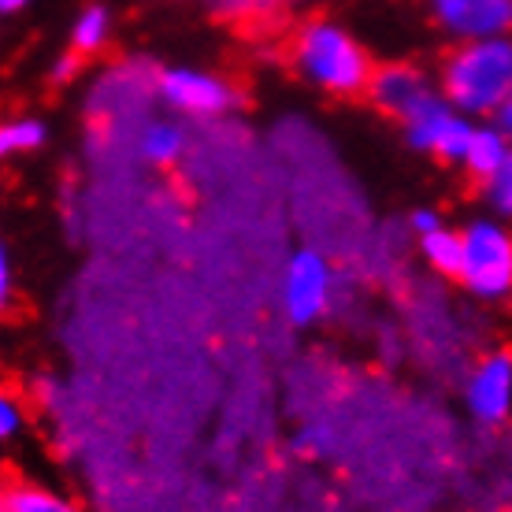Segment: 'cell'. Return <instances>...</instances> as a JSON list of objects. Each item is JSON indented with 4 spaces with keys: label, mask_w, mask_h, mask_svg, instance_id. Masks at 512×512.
I'll list each match as a JSON object with an SVG mask.
<instances>
[{
    "label": "cell",
    "mask_w": 512,
    "mask_h": 512,
    "mask_svg": "<svg viewBox=\"0 0 512 512\" xmlns=\"http://www.w3.org/2000/svg\"><path fill=\"white\" fill-rule=\"evenodd\" d=\"M438 86L457 112L494 119L512 93V38L457 41V49L442 60Z\"/></svg>",
    "instance_id": "cell-1"
},
{
    "label": "cell",
    "mask_w": 512,
    "mask_h": 512,
    "mask_svg": "<svg viewBox=\"0 0 512 512\" xmlns=\"http://www.w3.org/2000/svg\"><path fill=\"white\" fill-rule=\"evenodd\" d=\"M290 60L308 86L331 93V97H360V93H368L375 75L368 49L346 26L331 23V19H312L301 26L290 45Z\"/></svg>",
    "instance_id": "cell-2"
},
{
    "label": "cell",
    "mask_w": 512,
    "mask_h": 512,
    "mask_svg": "<svg viewBox=\"0 0 512 512\" xmlns=\"http://www.w3.org/2000/svg\"><path fill=\"white\" fill-rule=\"evenodd\" d=\"M457 286L483 305L512 301V231L498 216L468 219L461 231Z\"/></svg>",
    "instance_id": "cell-3"
},
{
    "label": "cell",
    "mask_w": 512,
    "mask_h": 512,
    "mask_svg": "<svg viewBox=\"0 0 512 512\" xmlns=\"http://www.w3.org/2000/svg\"><path fill=\"white\" fill-rule=\"evenodd\" d=\"M334 294H338L334 264L316 245H301L282 260L275 297H279L282 320L290 327H316L320 320H327Z\"/></svg>",
    "instance_id": "cell-4"
},
{
    "label": "cell",
    "mask_w": 512,
    "mask_h": 512,
    "mask_svg": "<svg viewBox=\"0 0 512 512\" xmlns=\"http://www.w3.org/2000/svg\"><path fill=\"white\" fill-rule=\"evenodd\" d=\"M153 97L164 104L171 116L208 123L223 119L238 108L234 82L212 75L205 67H164L153 75Z\"/></svg>",
    "instance_id": "cell-5"
},
{
    "label": "cell",
    "mask_w": 512,
    "mask_h": 512,
    "mask_svg": "<svg viewBox=\"0 0 512 512\" xmlns=\"http://www.w3.org/2000/svg\"><path fill=\"white\" fill-rule=\"evenodd\" d=\"M461 409L479 427H505L512 420V349H487L461 375Z\"/></svg>",
    "instance_id": "cell-6"
},
{
    "label": "cell",
    "mask_w": 512,
    "mask_h": 512,
    "mask_svg": "<svg viewBox=\"0 0 512 512\" xmlns=\"http://www.w3.org/2000/svg\"><path fill=\"white\" fill-rule=\"evenodd\" d=\"M446 93L438 82L423 75L420 67L412 64H383L375 67L372 86H368V101L390 116L397 127H409L412 119H420L435 101H442Z\"/></svg>",
    "instance_id": "cell-7"
},
{
    "label": "cell",
    "mask_w": 512,
    "mask_h": 512,
    "mask_svg": "<svg viewBox=\"0 0 512 512\" xmlns=\"http://www.w3.org/2000/svg\"><path fill=\"white\" fill-rule=\"evenodd\" d=\"M405 130V141H409L416 153L438 156L446 164H464V153H468V141L475 134V119L457 112L449 97L435 101L420 119H412Z\"/></svg>",
    "instance_id": "cell-8"
},
{
    "label": "cell",
    "mask_w": 512,
    "mask_h": 512,
    "mask_svg": "<svg viewBox=\"0 0 512 512\" xmlns=\"http://www.w3.org/2000/svg\"><path fill=\"white\" fill-rule=\"evenodd\" d=\"M431 15L457 41L512 34V0H431Z\"/></svg>",
    "instance_id": "cell-9"
},
{
    "label": "cell",
    "mask_w": 512,
    "mask_h": 512,
    "mask_svg": "<svg viewBox=\"0 0 512 512\" xmlns=\"http://www.w3.org/2000/svg\"><path fill=\"white\" fill-rule=\"evenodd\" d=\"M134 149L149 167H175L182 156L190 153V134H186V123L179 116H153L138 127V138H134Z\"/></svg>",
    "instance_id": "cell-10"
},
{
    "label": "cell",
    "mask_w": 512,
    "mask_h": 512,
    "mask_svg": "<svg viewBox=\"0 0 512 512\" xmlns=\"http://www.w3.org/2000/svg\"><path fill=\"white\" fill-rule=\"evenodd\" d=\"M0 512H86L78 498L38 479H12L0 494Z\"/></svg>",
    "instance_id": "cell-11"
},
{
    "label": "cell",
    "mask_w": 512,
    "mask_h": 512,
    "mask_svg": "<svg viewBox=\"0 0 512 512\" xmlns=\"http://www.w3.org/2000/svg\"><path fill=\"white\" fill-rule=\"evenodd\" d=\"M512 153V141L501 134V127L490 119V123H475V134L468 141V153H464V171L472 175V179H487L494 175L501 164H505V156Z\"/></svg>",
    "instance_id": "cell-12"
},
{
    "label": "cell",
    "mask_w": 512,
    "mask_h": 512,
    "mask_svg": "<svg viewBox=\"0 0 512 512\" xmlns=\"http://www.w3.org/2000/svg\"><path fill=\"white\" fill-rule=\"evenodd\" d=\"M416 253H420L427 271H435L442 279H457V268H461V231L438 227L431 234H420L416 238Z\"/></svg>",
    "instance_id": "cell-13"
},
{
    "label": "cell",
    "mask_w": 512,
    "mask_h": 512,
    "mask_svg": "<svg viewBox=\"0 0 512 512\" xmlns=\"http://www.w3.org/2000/svg\"><path fill=\"white\" fill-rule=\"evenodd\" d=\"M112 38V15L108 8L101 4H90V8H82L75 15V23H71V52L78 56H93V52H101Z\"/></svg>",
    "instance_id": "cell-14"
},
{
    "label": "cell",
    "mask_w": 512,
    "mask_h": 512,
    "mask_svg": "<svg viewBox=\"0 0 512 512\" xmlns=\"http://www.w3.org/2000/svg\"><path fill=\"white\" fill-rule=\"evenodd\" d=\"M49 141V127L38 116H12L0 127V153L4 156H30L45 149Z\"/></svg>",
    "instance_id": "cell-15"
},
{
    "label": "cell",
    "mask_w": 512,
    "mask_h": 512,
    "mask_svg": "<svg viewBox=\"0 0 512 512\" xmlns=\"http://www.w3.org/2000/svg\"><path fill=\"white\" fill-rule=\"evenodd\" d=\"M479 197H483L490 216L512 223V153L505 156V164L494 175H487V179L479 182Z\"/></svg>",
    "instance_id": "cell-16"
},
{
    "label": "cell",
    "mask_w": 512,
    "mask_h": 512,
    "mask_svg": "<svg viewBox=\"0 0 512 512\" xmlns=\"http://www.w3.org/2000/svg\"><path fill=\"white\" fill-rule=\"evenodd\" d=\"M26 431V405L19 394H8L0 397V438L4 442H12V438H19Z\"/></svg>",
    "instance_id": "cell-17"
},
{
    "label": "cell",
    "mask_w": 512,
    "mask_h": 512,
    "mask_svg": "<svg viewBox=\"0 0 512 512\" xmlns=\"http://www.w3.org/2000/svg\"><path fill=\"white\" fill-rule=\"evenodd\" d=\"M438 227H446V223H442V216H438V208H416V212L409 216L412 238H420V234H431V231H438Z\"/></svg>",
    "instance_id": "cell-18"
},
{
    "label": "cell",
    "mask_w": 512,
    "mask_h": 512,
    "mask_svg": "<svg viewBox=\"0 0 512 512\" xmlns=\"http://www.w3.org/2000/svg\"><path fill=\"white\" fill-rule=\"evenodd\" d=\"M78 60H82L78 52H67V56H60V60L52 64L49 78H52V82H56V86H67V82H71V78L78 75Z\"/></svg>",
    "instance_id": "cell-19"
},
{
    "label": "cell",
    "mask_w": 512,
    "mask_h": 512,
    "mask_svg": "<svg viewBox=\"0 0 512 512\" xmlns=\"http://www.w3.org/2000/svg\"><path fill=\"white\" fill-rule=\"evenodd\" d=\"M12 282H15V271H12V249L4 245V249H0V301H12Z\"/></svg>",
    "instance_id": "cell-20"
},
{
    "label": "cell",
    "mask_w": 512,
    "mask_h": 512,
    "mask_svg": "<svg viewBox=\"0 0 512 512\" xmlns=\"http://www.w3.org/2000/svg\"><path fill=\"white\" fill-rule=\"evenodd\" d=\"M494 123H498L501 134H505V138L512 141V93H509V97H505V104H501V108H498V116H494Z\"/></svg>",
    "instance_id": "cell-21"
},
{
    "label": "cell",
    "mask_w": 512,
    "mask_h": 512,
    "mask_svg": "<svg viewBox=\"0 0 512 512\" xmlns=\"http://www.w3.org/2000/svg\"><path fill=\"white\" fill-rule=\"evenodd\" d=\"M26 4H30V0H0L4 12H19V8H26Z\"/></svg>",
    "instance_id": "cell-22"
}]
</instances>
